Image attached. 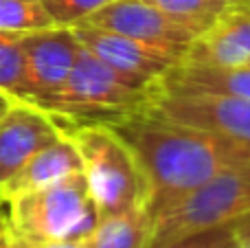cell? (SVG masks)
<instances>
[{
  "label": "cell",
  "instance_id": "obj_22",
  "mask_svg": "<svg viewBox=\"0 0 250 248\" xmlns=\"http://www.w3.org/2000/svg\"><path fill=\"white\" fill-rule=\"evenodd\" d=\"M16 103V99H11L9 95H4V92H0V119L7 114V110L11 108V105Z\"/></svg>",
  "mask_w": 250,
  "mask_h": 248
},
{
  "label": "cell",
  "instance_id": "obj_16",
  "mask_svg": "<svg viewBox=\"0 0 250 248\" xmlns=\"http://www.w3.org/2000/svg\"><path fill=\"white\" fill-rule=\"evenodd\" d=\"M0 92L20 101L24 97V51L22 33L0 31Z\"/></svg>",
  "mask_w": 250,
  "mask_h": 248
},
{
  "label": "cell",
  "instance_id": "obj_7",
  "mask_svg": "<svg viewBox=\"0 0 250 248\" xmlns=\"http://www.w3.org/2000/svg\"><path fill=\"white\" fill-rule=\"evenodd\" d=\"M73 31L79 38V42L90 48L105 64L125 75L147 79V82L163 79L173 66L180 64L189 48L178 46V44L147 42V40L117 33V31L99 29V26L86 24V22L73 26Z\"/></svg>",
  "mask_w": 250,
  "mask_h": 248
},
{
  "label": "cell",
  "instance_id": "obj_21",
  "mask_svg": "<svg viewBox=\"0 0 250 248\" xmlns=\"http://www.w3.org/2000/svg\"><path fill=\"white\" fill-rule=\"evenodd\" d=\"M233 227H235V237H237L239 244H250V213L235 220Z\"/></svg>",
  "mask_w": 250,
  "mask_h": 248
},
{
  "label": "cell",
  "instance_id": "obj_24",
  "mask_svg": "<svg viewBox=\"0 0 250 248\" xmlns=\"http://www.w3.org/2000/svg\"><path fill=\"white\" fill-rule=\"evenodd\" d=\"M226 2H235V0H226Z\"/></svg>",
  "mask_w": 250,
  "mask_h": 248
},
{
  "label": "cell",
  "instance_id": "obj_10",
  "mask_svg": "<svg viewBox=\"0 0 250 248\" xmlns=\"http://www.w3.org/2000/svg\"><path fill=\"white\" fill-rule=\"evenodd\" d=\"M62 134L51 114L26 101H16L0 119V185Z\"/></svg>",
  "mask_w": 250,
  "mask_h": 248
},
{
  "label": "cell",
  "instance_id": "obj_26",
  "mask_svg": "<svg viewBox=\"0 0 250 248\" xmlns=\"http://www.w3.org/2000/svg\"><path fill=\"white\" fill-rule=\"evenodd\" d=\"M248 64H250V62H248Z\"/></svg>",
  "mask_w": 250,
  "mask_h": 248
},
{
  "label": "cell",
  "instance_id": "obj_20",
  "mask_svg": "<svg viewBox=\"0 0 250 248\" xmlns=\"http://www.w3.org/2000/svg\"><path fill=\"white\" fill-rule=\"evenodd\" d=\"M0 248H88L86 242H55L20 233L0 218Z\"/></svg>",
  "mask_w": 250,
  "mask_h": 248
},
{
  "label": "cell",
  "instance_id": "obj_23",
  "mask_svg": "<svg viewBox=\"0 0 250 248\" xmlns=\"http://www.w3.org/2000/svg\"><path fill=\"white\" fill-rule=\"evenodd\" d=\"M235 248H250V244H239V242H237V246H235Z\"/></svg>",
  "mask_w": 250,
  "mask_h": 248
},
{
  "label": "cell",
  "instance_id": "obj_19",
  "mask_svg": "<svg viewBox=\"0 0 250 248\" xmlns=\"http://www.w3.org/2000/svg\"><path fill=\"white\" fill-rule=\"evenodd\" d=\"M235 246H237L235 227L233 224H224V227L208 228V231L202 233H193V235L171 242V244L163 248H235Z\"/></svg>",
  "mask_w": 250,
  "mask_h": 248
},
{
  "label": "cell",
  "instance_id": "obj_9",
  "mask_svg": "<svg viewBox=\"0 0 250 248\" xmlns=\"http://www.w3.org/2000/svg\"><path fill=\"white\" fill-rule=\"evenodd\" d=\"M250 62V0H235L189 44L180 64L233 68Z\"/></svg>",
  "mask_w": 250,
  "mask_h": 248
},
{
  "label": "cell",
  "instance_id": "obj_14",
  "mask_svg": "<svg viewBox=\"0 0 250 248\" xmlns=\"http://www.w3.org/2000/svg\"><path fill=\"white\" fill-rule=\"evenodd\" d=\"M158 82L171 83V86L226 92V95H237L250 99V64L233 66V68L178 64Z\"/></svg>",
  "mask_w": 250,
  "mask_h": 248
},
{
  "label": "cell",
  "instance_id": "obj_12",
  "mask_svg": "<svg viewBox=\"0 0 250 248\" xmlns=\"http://www.w3.org/2000/svg\"><path fill=\"white\" fill-rule=\"evenodd\" d=\"M79 171L83 169L77 147L68 136L62 134V139H57L55 143L44 147L35 156H31L16 174H11L0 185V202L9 205L18 198L51 187V185L73 174H79Z\"/></svg>",
  "mask_w": 250,
  "mask_h": 248
},
{
  "label": "cell",
  "instance_id": "obj_11",
  "mask_svg": "<svg viewBox=\"0 0 250 248\" xmlns=\"http://www.w3.org/2000/svg\"><path fill=\"white\" fill-rule=\"evenodd\" d=\"M86 24L117 31L147 42L178 44V46H189L200 35L189 24L176 20L173 16L145 0H114L112 4L95 13Z\"/></svg>",
  "mask_w": 250,
  "mask_h": 248
},
{
  "label": "cell",
  "instance_id": "obj_1",
  "mask_svg": "<svg viewBox=\"0 0 250 248\" xmlns=\"http://www.w3.org/2000/svg\"><path fill=\"white\" fill-rule=\"evenodd\" d=\"M105 123L129 145L145 174L151 218L185 200L220 171L250 161V145L145 110Z\"/></svg>",
  "mask_w": 250,
  "mask_h": 248
},
{
  "label": "cell",
  "instance_id": "obj_4",
  "mask_svg": "<svg viewBox=\"0 0 250 248\" xmlns=\"http://www.w3.org/2000/svg\"><path fill=\"white\" fill-rule=\"evenodd\" d=\"M250 213V161L220 171L185 200L154 218L147 248H163L193 233L233 224Z\"/></svg>",
  "mask_w": 250,
  "mask_h": 248
},
{
  "label": "cell",
  "instance_id": "obj_13",
  "mask_svg": "<svg viewBox=\"0 0 250 248\" xmlns=\"http://www.w3.org/2000/svg\"><path fill=\"white\" fill-rule=\"evenodd\" d=\"M154 218L145 205L123 213L99 218L95 231L86 240L88 248H147Z\"/></svg>",
  "mask_w": 250,
  "mask_h": 248
},
{
  "label": "cell",
  "instance_id": "obj_3",
  "mask_svg": "<svg viewBox=\"0 0 250 248\" xmlns=\"http://www.w3.org/2000/svg\"><path fill=\"white\" fill-rule=\"evenodd\" d=\"M55 119V117H53ZM75 143L99 218L147 207V180L134 152L105 121L55 119Z\"/></svg>",
  "mask_w": 250,
  "mask_h": 248
},
{
  "label": "cell",
  "instance_id": "obj_8",
  "mask_svg": "<svg viewBox=\"0 0 250 248\" xmlns=\"http://www.w3.org/2000/svg\"><path fill=\"white\" fill-rule=\"evenodd\" d=\"M24 51V97L38 101L57 92L68 79L79 53V40L68 26H51L22 33Z\"/></svg>",
  "mask_w": 250,
  "mask_h": 248
},
{
  "label": "cell",
  "instance_id": "obj_15",
  "mask_svg": "<svg viewBox=\"0 0 250 248\" xmlns=\"http://www.w3.org/2000/svg\"><path fill=\"white\" fill-rule=\"evenodd\" d=\"M55 26L42 0H0V31L31 33Z\"/></svg>",
  "mask_w": 250,
  "mask_h": 248
},
{
  "label": "cell",
  "instance_id": "obj_17",
  "mask_svg": "<svg viewBox=\"0 0 250 248\" xmlns=\"http://www.w3.org/2000/svg\"><path fill=\"white\" fill-rule=\"evenodd\" d=\"M145 2L163 9L165 13L189 24L198 33L207 31L229 4L226 0H145Z\"/></svg>",
  "mask_w": 250,
  "mask_h": 248
},
{
  "label": "cell",
  "instance_id": "obj_6",
  "mask_svg": "<svg viewBox=\"0 0 250 248\" xmlns=\"http://www.w3.org/2000/svg\"><path fill=\"white\" fill-rule=\"evenodd\" d=\"M145 112L250 145V99L156 82Z\"/></svg>",
  "mask_w": 250,
  "mask_h": 248
},
{
  "label": "cell",
  "instance_id": "obj_2",
  "mask_svg": "<svg viewBox=\"0 0 250 248\" xmlns=\"http://www.w3.org/2000/svg\"><path fill=\"white\" fill-rule=\"evenodd\" d=\"M154 83L112 68L79 42L77 60L64 86L44 99L26 103L55 119L110 121L145 108L151 99Z\"/></svg>",
  "mask_w": 250,
  "mask_h": 248
},
{
  "label": "cell",
  "instance_id": "obj_18",
  "mask_svg": "<svg viewBox=\"0 0 250 248\" xmlns=\"http://www.w3.org/2000/svg\"><path fill=\"white\" fill-rule=\"evenodd\" d=\"M46 11L51 13L55 26H73L88 22L95 13L104 7L112 4L114 0H42Z\"/></svg>",
  "mask_w": 250,
  "mask_h": 248
},
{
  "label": "cell",
  "instance_id": "obj_25",
  "mask_svg": "<svg viewBox=\"0 0 250 248\" xmlns=\"http://www.w3.org/2000/svg\"><path fill=\"white\" fill-rule=\"evenodd\" d=\"M0 207H2V202H0Z\"/></svg>",
  "mask_w": 250,
  "mask_h": 248
},
{
  "label": "cell",
  "instance_id": "obj_5",
  "mask_svg": "<svg viewBox=\"0 0 250 248\" xmlns=\"http://www.w3.org/2000/svg\"><path fill=\"white\" fill-rule=\"evenodd\" d=\"M4 215L16 231L42 240L86 242L99 222L83 171L9 202Z\"/></svg>",
  "mask_w": 250,
  "mask_h": 248
}]
</instances>
